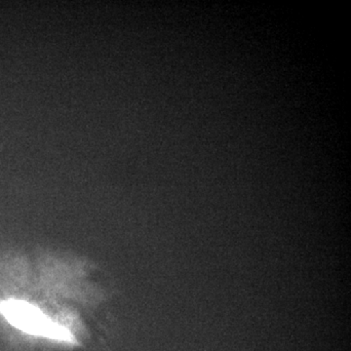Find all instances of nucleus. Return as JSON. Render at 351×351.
Wrapping results in <instances>:
<instances>
[{"label":"nucleus","mask_w":351,"mask_h":351,"mask_svg":"<svg viewBox=\"0 0 351 351\" xmlns=\"http://www.w3.org/2000/svg\"><path fill=\"white\" fill-rule=\"evenodd\" d=\"M0 317L11 326L27 334L69 343L76 341L68 328L50 319L39 307L13 295L0 297Z\"/></svg>","instance_id":"1"}]
</instances>
